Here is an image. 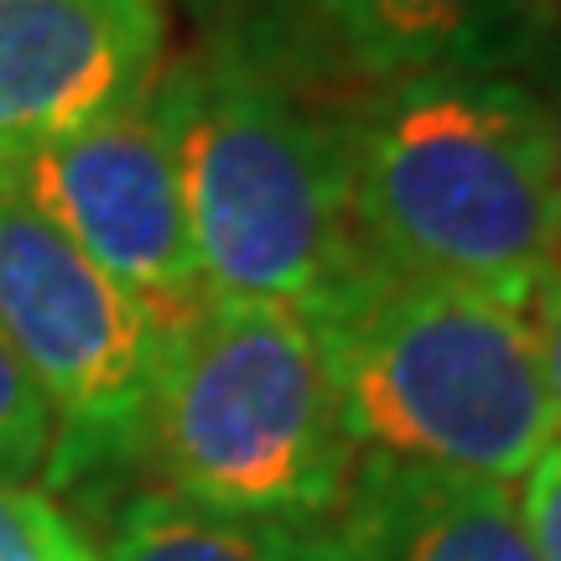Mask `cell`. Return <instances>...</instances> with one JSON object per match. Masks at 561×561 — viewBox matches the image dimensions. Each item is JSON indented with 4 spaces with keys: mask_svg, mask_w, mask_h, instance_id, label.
<instances>
[{
    "mask_svg": "<svg viewBox=\"0 0 561 561\" xmlns=\"http://www.w3.org/2000/svg\"><path fill=\"white\" fill-rule=\"evenodd\" d=\"M339 525L354 561H541L515 483L405 462L359 458Z\"/></svg>",
    "mask_w": 561,
    "mask_h": 561,
    "instance_id": "9",
    "label": "cell"
},
{
    "mask_svg": "<svg viewBox=\"0 0 561 561\" xmlns=\"http://www.w3.org/2000/svg\"><path fill=\"white\" fill-rule=\"evenodd\" d=\"M541 62H546V83L536 89V100H541L546 136H551V172H557V203H561V47H551Z\"/></svg>",
    "mask_w": 561,
    "mask_h": 561,
    "instance_id": "15",
    "label": "cell"
},
{
    "mask_svg": "<svg viewBox=\"0 0 561 561\" xmlns=\"http://www.w3.org/2000/svg\"><path fill=\"white\" fill-rule=\"evenodd\" d=\"M0 333L58 421L42 473L53 489L125 468L146 447L167 339L11 187H0Z\"/></svg>",
    "mask_w": 561,
    "mask_h": 561,
    "instance_id": "5",
    "label": "cell"
},
{
    "mask_svg": "<svg viewBox=\"0 0 561 561\" xmlns=\"http://www.w3.org/2000/svg\"><path fill=\"white\" fill-rule=\"evenodd\" d=\"M146 453L167 494L286 525L339 520L359 473L318 328L276 301H208L167 339Z\"/></svg>",
    "mask_w": 561,
    "mask_h": 561,
    "instance_id": "3",
    "label": "cell"
},
{
    "mask_svg": "<svg viewBox=\"0 0 561 561\" xmlns=\"http://www.w3.org/2000/svg\"><path fill=\"white\" fill-rule=\"evenodd\" d=\"M0 187L100 265L161 339H178L208 307L161 83L110 121L0 157Z\"/></svg>",
    "mask_w": 561,
    "mask_h": 561,
    "instance_id": "7",
    "label": "cell"
},
{
    "mask_svg": "<svg viewBox=\"0 0 561 561\" xmlns=\"http://www.w3.org/2000/svg\"><path fill=\"white\" fill-rule=\"evenodd\" d=\"M167 32V0H0V157L140 104Z\"/></svg>",
    "mask_w": 561,
    "mask_h": 561,
    "instance_id": "8",
    "label": "cell"
},
{
    "mask_svg": "<svg viewBox=\"0 0 561 561\" xmlns=\"http://www.w3.org/2000/svg\"><path fill=\"white\" fill-rule=\"evenodd\" d=\"M530 322H536V339H541L546 385H551V401H557V421H561V276L536 297Z\"/></svg>",
    "mask_w": 561,
    "mask_h": 561,
    "instance_id": "14",
    "label": "cell"
},
{
    "mask_svg": "<svg viewBox=\"0 0 561 561\" xmlns=\"http://www.w3.org/2000/svg\"><path fill=\"white\" fill-rule=\"evenodd\" d=\"M312 328L359 458L520 483L561 437L525 307L364 255Z\"/></svg>",
    "mask_w": 561,
    "mask_h": 561,
    "instance_id": "2",
    "label": "cell"
},
{
    "mask_svg": "<svg viewBox=\"0 0 561 561\" xmlns=\"http://www.w3.org/2000/svg\"><path fill=\"white\" fill-rule=\"evenodd\" d=\"M515 500H520V520L530 546H536V557L561 561V437L530 462Z\"/></svg>",
    "mask_w": 561,
    "mask_h": 561,
    "instance_id": "13",
    "label": "cell"
},
{
    "mask_svg": "<svg viewBox=\"0 0 561 561\" xmlns=\"http://www.w3.org/2000/svg\"><path fill=\"white\" fill-rule=\"evenodd\" d=\"M203 53L322 110L426 73H510L557 47L551 0H198Z\"/></svg>",
    "mask_w": 561,
    "mask_h": 561,
    "instance_id": "6",
    "label": "cell"
},
{
    "mask_svg": "<svg viewBox=\"0 0 561 561\" xmlns=\"http://www.w3.org/2000/svg\"><path fill=\"white\" fill-rule=\"evenodd\" d=\"M359 250L401 276L536 307L561 276V203L536 89L426 73L339 110Z\"/></svg>",
    "mask_w": 561,
    "mask_h": 561,
    "instance_id": "1",
    "label": "cell"
},
{
    "mask_svg": "<svg viewBox=\"0 0 561 561\" xmlns=\"http://www.w3.org/2000/svg\"><path fill=\"white\" fill-rule=\"evenodd\" d=\"M53 437H58L53 405L11 348V339L0 333V483L32 489V479L47 473Z\"/></svg>",
    "mask_w": 561,
    "mask_h": 561,
    "instance_id": "11",
    "label": "cell"
},
{
    "mask_svg": "<svg viewBox=\"0 0 561 561\" xmlns=\"http://www.w3.org/2000/svg\"><path fill=\"white\" fill-rule=\"evenodd\" d=\"M0 561H100V551L53 494L0 483Z\"/></svg>",
    "mask_w": 561,
    "mask_h": 561,
    "instance_id": "12",
    "label": "cell"
},
{
    "mask_svg": "<svg viewBox=\"0 0 561 561\" xmlns=\"http://www.w3.org/2000/svg\"><path fill=\"white\" fill-rule=\"evenodd\" d=\"M551 5H557V11H561V0H551Z\"/></svg>",
    "mask_w": 561,
    "mask_h": 561,
    "instance_id": "16",
    "label": "cell"
},
{
    "mask_svg": "<svg viewBox=\"0 0 561 561\" xmlns=\"http://www.w3.org/2000/svg\"><path fill=\"white\" fill-rule=\"evenodd\" d=\"M208 301L318 312L359 271L339 110L198 53L161 73Z\"/></svg>",
    "mask_w": 561,
    "mask_h": 561,
    "instance_id": "4",
    "label": "cell"
},
{
    "mask_svg": "<svg viewBox=\"0 0 561 561\" xmlns=\"http://www.w3.org/2000/svg\"><path fill=\"white\" fill-rule=\"evenodd\" d=\"M100 561H354L339 520H244L178 494H136L115 515Z\"/></svg>",
    "mask_w": 561,
    "mask_h": 561,
    "instance_id": "10",
    "label": "cell"
}]
</instances>
